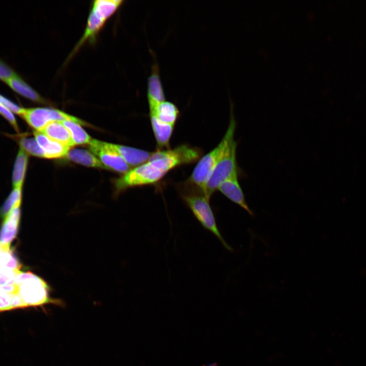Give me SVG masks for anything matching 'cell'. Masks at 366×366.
Masks as SVG:
<instances>
[{
	"label": "cell",
	"mask_w": 366,
	"mask_h": 366,
	"mask_svg": "<svg viewBox=\"0 0 366 366\" xmlns=\"http://www.w3.org/2000/svg\"><path fill=\"white\" fill-rule=\"evenodd\" d=\"M202 151L197 147L182 144L173 149L152 152L146 162L130 169L116 182L118 191L128 188L152 185L161 180L170 171L198 160Z\"/></svg>",
	"instance_id": "6da1fadb"
},
{
	"label": "cell",
	"mask_w": 366,
	"mask_h": 366,
	"mask_svg": "<svg viewBox=\"0 0 366 366\" xmlns=\"http://www.w3.org/2000/svg\"><path fill=\"white\" fill-rule=\"evenodd\" d=\"M230 116L228 129L220 143L203 156L196 165L185 184L196 188L203 193L206 182L230 142L234 139L236 123L233 112V104L230 101Z\"/></svg>",
	"instance_id": "7a4b0ae2"
},
{
	"label": "cell",
	"mask_w": 366,
	"mask_h": 366,
	"mask_svg": "<svg viewBox=\"0 0 366 366\" xmlns=\"http://www.w3.org/2000/svg\"><path fill=\"white\" fill-rule=\"evenodd\" d=\"M179 190L180 195L201 226L213 234L223 247L229 251L232 248L227 243L217 226L209 204V198L200 190L185 183Z\"/></svg>",
	"instance_id": "3957f363"
},
{
	"label": "cell",
	"mask_w": 366,
	"mask_h": 366,
	"mask_svg": "<svg viewBox=\"0 0 366 366\" xmlns=\"http://www.w3.org/2000/svg\"><path fill=\"white\" fill-rule=\"evenodd\" d=\"M14 284L18 286L17 293L25 307L64 304L60 299L50 295V287L47 282L30 271H18Z\"/></svg>",
	"instance_id": "277c9868"
},
{
	"label": "cell",
	"mask_w": 366,
	"mask_h": 366,
	"mask_svg": "<svg viewBox=\"0 0 366 366\" xmlns=\"http://www.w3.org/2000/svg\"><path fill=\"white\" fill-rule=\"evenodd\" d=\"M121 0H96L93 2L84 31L71 52V58L86 43H94L107 21L121 6Z\"/></svg>",
	"instance_id": "5b68a950"
},
{
	"label": "cell",
	"mask_w": 366,
	"mask_h": 366,
	"mask_svg": "<svg viewBox=\"0 0 366 366\" xmlns=\"http://www.w3.org/2000/svg\"><path fill=\"white\" fill-rule=\"evenodd\" d=\"M237 143L232 139L224 151L211 173L205 185L204 194L210 199L219 187L231 177L237 174L236 164Z\"/></svg>",
	"instance_id": "8992f818"
},
{
	"label": "cell",
	"mask_w": 366,
	"mask_h": 366,
	"mask_svg": "<svg viewBox=\"0 0 366 366\" xmlns=\"http://www.w3.org/2000/svg\"><path fill=\"white\" fill-rule=\"evenodd\" d=\"M20 116L29 126L38 132H40L47 125L53 121L62 122L70 120L80 125H86L84 121L76 117L61 110L51 108H24Z\"/></svg>",
	"instance_id": "52a82bcc"
},
{
	"label": "cell",
	"mask_w": 366,
	"mask_h": 366,
	"mask_svg": "<svg viewBox=\"0 0 366 366\" xmlns=\"http://www.w3.org/2000/svg\"><path fill=\"white\" fill-rule=\"evenodd\" d=\"M88 145L90 151L98 158L106 168L124 174L130 170V166L116 152L106 147L104 142L92 139Z\"/></svg>",
	"instance_id": "ba28073f"
},
{
	"label": "cell",
	"mask_w": 366,
	"mask_h": 366,
	"mask_svg": "<svg viewBox=\"0 0 366 366\" xmlns=\"http://www.w3.org/2000/svg\"><path fill=\"white\" fill-rule=\"evenodd\" d=\"M20 212V205H17L4 218L0 229V247L3 251L10 250L12 241L16 237Z\"/></svg>",
	"instance_id": "9c48e42d"
},
{
	"label": "cell",
	"mask_w": 366,
	"mask_h": 366,
	"mask_svg": "<svg viewBox=\"0 0 366 366\" xmlns=\"http://www.w3.org/2000/svg\"><path fill=\"white\" fill-rule=\"evenodd\" d=\"M147 98L149 109L154 108L158 104L165 100L159 66L156 60L154 62L151 74L147 79Z\"/></svg>",
	"instance_id": "30bf717a"
},
{
	"label": "cell",
	"mask_w": 366,
	"mask_h": 366,
	"mask_svg": "<svg viewBox=\"0 0 366 366\" xmlns=\"http://www.w3.org/2000/svg\"><path fill=\"white\" fill-rule=\"evenodd\" d=\"M104 144L118 154L130 166L136 167L147 162L152 153L142 149L106 142H104Z\"/></svg>",
	"instance_id": "8fae6325"
},
{
	"label": "cell",
	"mask_w": 366,
	"mask_h": 366,
	"mask_svg": "<svg viewBox=\"0 0 366 366\" xmlns=\"http://www.w3.org/2000/svg\"><path fill=\"white\" fill-rule=\"evenodd\" d=\"M218 190L230 201L237 204L251 216H253V212L246 202L245 195L238 182L237 174L223 182L219 187Z\"/></svg>",
	"instance_id": "7c38bea8"
},
{
	"label": "cell",
	"mask_w": 366,
	"mask_h": 366,
	"mask_svg": "<svg viewBox=\"0 0 366 366\" xmlns=\"http://www.w3.org/2000/svg\"><path fill=\"white\" fill-rule=\"evenodd\" d=\"M34 136L45 152L46 159L66 158L70 149V147L52 140L40 132H34Z\"/></svg>",
	"instance_id": "4fadbf2b"
},
{
	"label": "cell",
	"mask_w": 366,
	"mask_h": 366,
	"mask_svg": "<svg viewBox=\"0 0 366 366\" xmlns=\"http://www.w3.org/2000/svg\"><path fill=\"white\" fill-rule=\"evenodd\" d=\"M149 117L158 150L170 148L169 143L174 125L163 123L153 114H149Z\"/></svg>",
	"instance_id": "5bb4252c"
},
{
	"label": "cell",
	"mask_w": 366,
	"mask_h": 366,
	"mask_svg": "<svg viewBox=\"0 0 366 366\" xmlns=\"http://www.w3.org/2000/svg\"><path fill=\"white\" fill-rule=\"evenodd\" d=\"M5 83L13 91L24 98L41 104L48 103L44 98L17 74L10 78Z\"/></svg>",
	"instance_id": "9a60e30c"
},
{
	"label": "cell",
	"mask_w": 366,
	"mask_h": 366,
	"mask_svg": "<svg viewBox=\"0 0 366 366\" xmlns=\"http://www.w3.org/2000/svg\"><path fill=\"white\" fill-rule=\"evenodd\" d=\"M40 132L70 148L75 146L69 131L60 121L49 123Z\"/></svg>",
	"instance_id": "2e32d148"
},
{
	"label": "cell",
	"mask_w": 366,
	"mask_h": 366,
	"mask_svg": "<svg viewBox=\"0 0 366 366\" xmlns=\"http://www.w3.org/2000/svg\"><path fill=\"white\" fill-rule=\"evenodd\" d=\"M149 114L155 115L163 123L175 125L179 114V111L175 104L165 100L158 104L154 108L149 110Z\"/></svg>",
	"instance_id": "e0dca14e"
},
{
	"label": "cell",
	"mask_w": 366,
	"mask_h": 366,
	"mask_svg": "<svg viewBox=\"0 0 366 366\" xmlns=\"http://www.w3.org/2000/svg\"><path fill=\"white\" fill-rule=\"evenodd\" d=\"M66 158L88 167L105 168L98 158L91 151L79 148L70 149Z\"/></svg>",
	"instance_id": "ac0fdd59"
},
{
	"label": "cell",
	"mask_w": 366,
	"mask_h": 366,
	"mask_svg": "<svg viewBox=\"0 0 366 366\" xmlns=\"http://www.w3.org/2000/svg\"><path fill=\"white\" fill-rule=\"evenodd\" d=\"M28 164L27 154L20 148L14 163L12 172L13 188H22Z\"/></svg>",
	"instance_id": "d6986e66"
},
{
	"label": "cell",
	"mask_w": 366,
	"mask_h": 366,
	"mask_svg": "<svg viewBox=\"0 0 366 366\" xmlns=\"http://www.w3.org/2000/svg\"><path fill=\"white\" fill-rule=\"evenodd\" d=\"M61 123L69 131L75 145L88 144L90 143L92 139L81 127L80 124L70 120L63 121Z\"/></svg>",
	"instance_id": "ffe728a7"
},
{
	"label": "cell",
	"mask_w": 366,
	"mask_h": 366,
	"mask_svg": "<svg viewBox=\"0 0 366 366\" xmlns=\"http://www.w3.org/2000/svg\"><path fill=\"white\" fill-rule=\"evenodd\" d=\"M21 265L12 250L0 252V273L7 271H20Z\"/></svg>",
	"instance_id": "44dd1931"
},
{
	"label": "cell",
	"mask_w": 366,
	"mask_h": 366,
	"mask_svg": "<svg viewBox=\"0 0 366 366\" xmlns=\"http://www.w3.org/2000/svg\"><path fill=\"white\" fill-rule=\"evenodd\" d=\"M22 188H13V190L0 208V217L5 218L11 210L21 204Z\"/></svg>",
	"instance_id": "7402d4cb"
},
{
	"label": "cell",
	"mask_w": 366,
	"mask_h": 366,
	"mask_svg": "<svg viewBox=\"0 0 366 366\" xmlns=\"http://www.w3.org/2000/svg\"><path fill=\"white\" fill-rule=\"evenodd\" d=\"M20 148L27 155L46 158V155L35 138L22 137L19 140Z\"/></svg>",
	"instance_id": "603a6c76"
},
{
	"label": "cell",
	"mask_w": 366,
	"mask_h": 366,
	"mask_svg": "<svg viewBox=\"0 0 366 366\" xmlns=\"http://www.w3.org/2000/svg\"><path fill=\"white\" fill-rule=\"evenodd\" d=\"M14 294H9L0 290V311L13 309V297Z\"/></svg>",
	"instance_id": "cb8c5ba5"
},
{
	"label": "cell",
	"mask_w": 366,
	"mask_h": 366,
	"mask_svg": "<svg viewBox=\"0 0 366 366\" xmlns=\"http://www.w3.org/2000/svg\"><path fill=\"white\" fill-rule=\"evenodd\" d=\"M0 104L4 106L14 113H16L20 116L24 108L19 106L14 102H12L9 99L5 97L0 94Z\"/></svg>",
	"instance_id": "d4e9b609"
},
{
	"label": "cell",
	"mask_w": 366,
	"mask_h": 366,
	"mask_svg": "<svg viewBox=\"0 0 366 366\" xmlns=\"http://www.w3.org/2000/svg\"><path fill=\"white\" fill-rule=\"evenodd\" d=\"M14 113L4 106L0 104V114L7 119L17 132L19 131L18 126Z\"/></svg>",
	"instance_id": "484cf974"
},
{
	"label": "cell",
	"mask_w": 366,
	"mask_h": 366,
	"mask_svg": "<svg viewBox=\"0 0 366 366\" xmlns=\"http://www.w3.org/2000/svg\"><path fill=\"white\" fill-rule=\"evenodd\" d=\"M15 71L3 60L0 59V80L5 82L15 75Z\"/></svg>",
	"instance_id": "4316f807"
},
{
	"label": "cell",
	"mask_w": 366,
	"mask_h": 366,
	"mask_svg": "<svg viewBox=\"0 0 366 366\" xmlns=\"http://www.w3.org/2000/svg\"><path fill=\"white\" fill-rule=\"evenodd\" d=\"M18 271H7L0 273V286L14 284V279Z\"/></svg>",
	"instance_id": "83f0119b"
},
{
	"label": "cell",
	"mask_w": 366,
	"mask_h": 366,
	"mask_svg": "<svg viewBox=\"0 0 366 366\" xmlns=\"http://www.w3.org/2000/svg\"><path fill=\"white\" fill-rule=\"evenodd\" d=\"M0 290L9 294H17L18 292V286L15 284L0 286Z\"/></svg>",
	"instance_id": "f1b7e54d"
},
{
	"label": "cell",
	"mask_w": 366,
	"mask_h": 366,
	"mask_svg": "<svg viewBox=\"0 0 366 366\" xmlns=\"http://www.w3.org/2000/svg\"><path fill=\"white\" fill-rule=\"evenodd\" d=\"M203 366H218L217 363L216 362H210L206 364L203 365Z\"/></svg>",
	"instance_id": "f546056e"
},
{
	"label": "cell",
	"mask_w": 366,
	"mask_h": 366,
	"mask_svg": "<svg viewBox=\"0 0 366 366\" xmlns=\"http://www.w3.org/2000/svg\"><path fill=\"white\" fill-rule=\"evenodd\" d=\"M2 251H3V250H2V248L0 247V252H1Z\"/></svg>",
	"instance_id": "4dcf8cb0"
}]
</instances>
